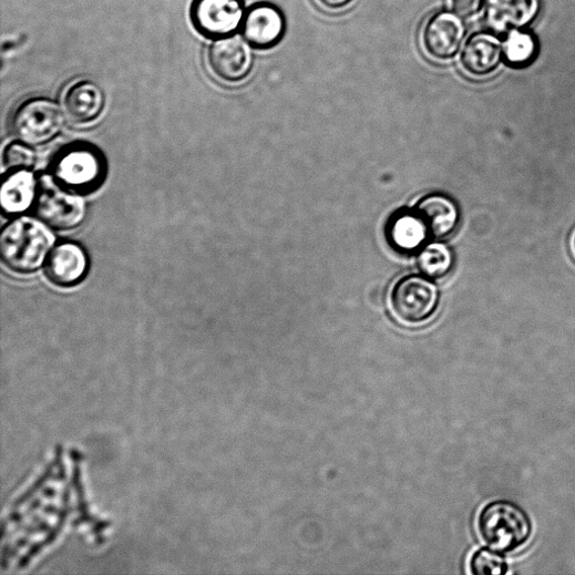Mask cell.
I'll return each mask as SVG.
<instances>
[{
  "mask_svg": "<svg viewBox=\"0 0 575 575\" xmlns=\"http://www.w3.org/2000/svg\"><path fill=\"white\" fill-rule=\"evenodd\" d=\"M54 242V235L42 220L18 217L0 234V257L13 273L34 274L47 263Z\"/></svg>",
  "mask_w": 575,
  "mask_h": 575,
  "instance_id": "1",
  "label": "cell"
},
{
  "mask_svg": "<svg viewBox=\"0 0 575 575\" xmlns=\"http://www.w3.org/2000/svg\"><path fill=\"white\" fill-rule=\"evenodd\" d=\"M478 528L489 547L504 554L525 546L533 535L530 514L517 503L507 500L485 505L479 515Z\"/></svg>",
  "mask_w": 575,
  "mask_h": 575,
  "instance_id": "2",
  "label": "cell"
},
{
  "mask_svg": "<svg viewBox=\"0 0 575 575\" xmlns=\"http://www.w3.org/2000/svg\"><path fill=\"white\" fill-rule=\"evenodd\" d=\"M51 174L61 186L79 194L97 189L106 177V162L102 152L86 143L61 148L52 161Z\"/></svg>",
  "mask_w": 575,
  "mask_h": 575,
  "instance_id": "3",
  "label": "cell"
},
{
  "mask_svg": "<svg viewBox=\"0 0 575 575\" xmlns=\"http://www.w3.org/2000/svg\"><path fill=\"white\" fill-rule=\"evenodd\" d=\"M63 125L64 115L60 106L45 97L23 102L12 120L13 133L30 146L49 143L59 135Z\"/></svg>",
  "mask_w": 575,
  "mask_h": 575,
  "instance_id": "4",
  "label": "cell"
},
{
  "mask_svg": "<svg viewBox=\"0 0 575 575\" xmlns=\"http://www.w3.org/2000/svg\"><path fill=\"white\" fill-rule=\"evenodd\" d=\"M35 205L40 220L58 230H70L80 226L88 215V205L81 194L50 178L41 182Z\"/></svg>",
  "mask_w": 575,
  "mask_h": 575,
  "instance_id": "5",
  "label": "cell"
},
{
  "mask_svg": "<svg viewBox=\"0 0 575 575\" xmlns=\"http://www.w3.org/2000/svg\"><path fill=\"white\" fill-rule=\"evenodd\" d=\"M245 13L244 0H193L189 8L193 28L211 41L235 35Z\"/></svg>",
  "mask_w": 575,
  "mask_h": 575,
  "instance_id": "6",
  "label": "cell"
},
{
  "mask_svg": "<svg viewBox=\"0 0 575 575\" xmlns=\"http://www.w3.org/2000/svg\"><path fill=\"white\" fill-rule=\"evenodd\" d=\"M438 304V288L420 276H410L400 280L391 297L394 317L405 325L427 321L435 311Z\"/></svg>",
  "mask_w": 575,
  "mask_h": 575,
  "instance_id": "7",
  "label": "cell"
},
{
  "mask_svg": "<svg viewBox=\"0 0 575 575\" xmlns=\"http://www.w3.org/2000/svg\"><path fill=\"white\" fill-rule=\"evenodd\" d=\"M251 45L235 35L213 41L208 50V64L220 80L237 84L253 72L255 59Z\"/></svg>",
  "mask_w": 575,
  "mask_h": 575,
  "instance_id": "8",
  "label": "cell"
},
{
  "mask_svg": "<svg viewBox=\"0 0 575 575\" xmlns=\"http://www.w3.org/2000/svg\"><path fill=\"white\" fill-rule=\"evenodd\" d=\"M465 34L466 27L461 17L449 11H440L425 23L422 43L431 58L448 61L459 53Z\"/></svg>",
  "mask_w": 575,
  "mask_h": 575,
  "instance_id": "9",
  "label": "cell"
},
{
  "mask_svg": "<svg viewBox=\"0 0 575 575\" xmlns=\"http://www.w3.org/2000/svg\"><path fill=\"white\" fill-rule=\"evenodd\" d=\"M240 31L243 39L253 49L270 50L285 37L286 19L278 7L271 3H257L246 10Z\"/></svg>",
  "mask_w": 575,
  "mask_h": 575,
  "instance_id": "10",
  "label": "cell"
},
{
  "mask_svg": "<svg viewBox=\"0 0 575 575\" xmlns=\"http://www.w3.org/2000/svg\"><path fill=\"white\" fill-rule=\"evenodd\" d=\"M90 259L81 245L63 242L53 246L45 263L49 279L57 286L69 288L85 279Z\"/></svg>",
  "mask_w": 575,
  "mask_h": 575,
  "instance_id": "11",
  "label": "cell"
},
{
  "mask_svg": "<svg viewBox=\"0 0 575 575\" xmlns=\"http://www.w3.org/2000/svg\"><path fill=\"white\" fill-rule=\"evenodd\" d=\"M541 0H485L484 19L496 33L522 30L534 22Z\"/></svg>",
  "mask_w": 575,
  "mask_h": 575,
  "instance_id": "12",
  "label": "cell"
},
{
  "mask_svg": "<svg viewBox=\"0 0 575 575\" xmlns=\"http://www.w3.org/2000/svg\"><path fill=\"white\" fill-rule=\"evenodd\" d=\"M106 99L103 90L91 80H79L65 92L64 113L68 120L78 125L90 124L103 113Z\"/></svg>",
  "mask_w": 575,
  "mask_h": 575,
  "instance_id": "13",
  "label": "cell"
},
{
  "mask_svg": "<svg viewBox=\"0 0 575 575\" xmlns=\"http://www.w3.org/2000/svg\"><path fill=\"white\" fill-rule=\"evenodd\" d=\"M504 55L503 44L496 35L476 33L465 43L461 53V65L474 78L495 73Z\"/></svg>",
  "mask_w": 575,
  "mask_h": 575,
  "instance_id": "14",
  "label": "cell"
},
{
  "mask_svg": "<svg viewBox=\"0 0 575 575\" xmlns=\"http://www.w3.org/2000/svg\"><path fill=\"white\" fill-rule=\"evenodd\" d=\"M38 181L29 170L9 174L0 189V204L6 215L14 216L28 212L38 199Z\"/></svg>",
  "mask_w": 575,
  "mask_h": 575,
  "instance_id": "15",
  "label": "cell"
},
{
  "mask_svg": "<svg viewBox=\"0 0 575 575\" xmlns=\"http://www.w3.org/2000/svg\"><path fill=\"white\" fill-rule=\"evenodd\" d=\"M418 213L429 227L430 234L438 238L451 234L455 229L460 217L454 202L440 194L424 198L419 204Z\"/></svg>",
  "mask_w": 575,
  "mask_h": 575,
  "instance_id": "16",
  "label": "cell"
},
{
  "mask_svg": "<svg viewBox=\"0 0 575 575\" xmlns=\"http://www.w3.org/2000/svg\"><path fill=\"white\" fill-rule=\"evenodd\" d=\"M430 234L419 213H402L392 218L389 225V239L401 253H413L421 248Z\"/></svg>",
  "mask_w": 575,
  "mask_h": 575,
  "instance_id": "17",
  "label": "cell"
},
{
  "mask_svg": "<svg viewBox=\"0 0 575 575\" xmlns=\"http://www.w3.org/2000/svg\"><path fill=\"white\" fill-rule=\"evenodd\" d=\"M419 266L432 279L445 277L452 269L453 255L445 244L432 243L421 253Z\"/></svg>",
  "mask_w": 575,
  "mask_h": 575,
  "instance_id": "18",
  "label": "cell"
},
{
  "mask_svg": "<svg viewBox=\"0 0 575 575\" xmlns=\"http://www.w3.org/2000/svg\"><path fill=\"white\" fill-rule=\"evenodd\" d=\"M504 49L510 63L525 65L534 59L537 47L533 35L515 30L510 33Z\"/></svg>",
  "mask_w": 575,
  "mask_h": 575,
  "instance_id": "19",
  "label": "cell"
},
{
  "mask_svg": "<svg viewBox=\"0 0 575 575\" xmlns=\"http://www.w3.org/2000/svg\"><path fill=\"white\" fill-rule=\"evenodd\" d=\"M494 548L482 547L470 559V571L475 575H502L506 574L510 565L506 558Z\"/></svg>",
  "mask_w": 575,
  "mask_h": 575,
  "instance_id": "20",
  "label": "cell"
},
{
  "mask_svg": "<svg viewBox=\"0 0 575 575\" xmlns=\"http://www.w3.org/2000/svg\"><path fill=\"white\" fill-rule=\"evenodd\" d=\"M35 153L30 145L13 142L4 151V167L8 171L31 170L35 164Z\"/></svg>",
  "mask_w": 575,
  "mask_h": 575,
  "instance_id": "21",
  "label": "cell"
},
{
  "mask_svg": "<svg viewBox=\"0 0 575 575\" xmlns=\"http://www.w3.org/2000/svg\"><path fill=\"white\" fill-rule=\"evenodd\" d=\"M70 506H69V490L65 491V502L63 504V510L59 515V521L57 523V526L49 533V536L41 543L35 544L30 552L21 559L20 566L24 567L27 564L30 563V561L33 558L35 554H38L44 546H48L52 544L58 535L60 534L61 530L63 528L65 521L69 516Z\"/></svg>",
  "mask_w": 575,
  "mask_h": 575,
  "instance_id": "22",
  "label": "cell"
},
{
  "mask_svg": "<svg viewBox=\"0 0 575 575\" xmlns=\"http://www.w3.org/2000/svg\"><path fill=\"white\" fill-rule=\"evenodd\" d=\"M483 6V0H451V7L454 13L462 19H471L475 17Z\"/></svg>",
  "mask_w": 575,
  "mask_h": 575,
  "instance_id": "23",
  "label": "cell"
},
{
  "mask_svg": "<svg viewBox=\"0 0 575 575\" xmlns=\"http://www.w3.org/2000/svg\"><path fill=\"white\" fill-rule=\"evenodd\" d=\"M74 484L76 489V495L79 501L80 518L76 521L78 524L93 523L94 518L89 514L88 505L85 503L84 494H82V486L80 483V471L78 464L74 466Z\"/></svg>",
  "mask_w": 575,
  "mask_h": 575,
  "instance_id": "24",
  "label": "cell"
},
{
  "mask_svg": "<svg viewBox=\"0 0 575 575\" xmlns=\"http://www.w3.org/2000/svg\"><path fill=\"white\" fill-rule=\"evenodd\" d=\"M54 466V462L48 468L47 472H44L41 478L39 479L38 482H35L33 484V486L25 492V494L17 501L16 505H14V509H19L21 507L22 505H24L27 503V501H29L30 499L33 497V495L35 494V492L38 490H40L42 487V485L49 480L50 475L52 474L53 472V468Z\"/></svg>",
  "mask_w": 575,
  "mask_h": 575,
  "instance_id": "25",
  "label": "cell"
},
{
  "mask_svg": "<svg viewBox=\"0 0 575 575\" xmlns=\"http://www.w3.org/2000/svg\"><path fill=\"white\" fill-rule=\"evenodd\" d=\"M316 2L327 11L338 12L350 7L355 0H316Z\"/></svg>",
  "mask_w": 575,
  "mask_h": 575,
  "instance_id": "26",
  "label": "cell"
},
{
  "mask_svg": "<svg viewBox=\"0 0 575 575\" xmlns=\"http://www.w3.org/2000/svg\"><path fill=\"white\" fill-rule=\"evenodd\" d=\"M571 249H572L573 257L575 259V233L572 237Z\"/></svg>",
  "mask_w": 575,
  "mask_h": 575,
  "instance_id": "27",
  "label": "cell"
}]
</instances>
